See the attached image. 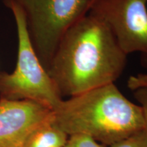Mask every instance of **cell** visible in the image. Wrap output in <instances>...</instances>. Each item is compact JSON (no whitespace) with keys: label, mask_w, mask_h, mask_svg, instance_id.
I'll return each instance as SVG.
<instances>
[{"label":"cell","mask_w":147,"mask_h":147,"mask_svg":"<svg viewBox=\"0 0 147 147\" xmlns=\"http://www.w3.org/2000/svg\"><path fill=\"white\" fill-rule=\"evenodd\" d=\"M106 145L97 142L92 138L85 135H73L69 136L64 147H106Z\"/></svg>","instance_id":"cell-9"},{"label":"cell","mask_w":147,"mask_h":147,"mask_svg":"<svg viewBox=\"0 0 147 147\" xmlns=\"http://www.w3.org/2000/svg\"><path fill=\"white\" fill-rule=\"evenodd\" d=\"M53 111L54 123L69 136L85 135L106 146L144 129L140 106L115 83L63 100Z\"/></svg>","instance_id":"cell-2"},{"label":"cell","mask_w":147,"mask_h":147,"mask_svg":"<svg viewBox=\"0 0 147 147\" xmlns=\"http://www.w3.org/2000/svg\"><path fill=\"white\" fill-rule=\"evenodd\" d=\"M5 5L16 23L18 55L14 70L0 73V98L32 101L54 110L63 98L33 47L23 12L14 4Z\"/></svg>","instance_id":"cell-4"},{"label":"cell","mask_w":147,"mask_h":147,"mask_svg":"<svg viewBox=\"0 0 147 147\" xmlns=\"http://www.w3.org/2000/svg\"><path fill=\"white\" fill-rule=\"evenodd\" d=\"M68 138L69 136L59 128L53 119L34 132L25 147H64Z\"/></svg>","instance_id":"cell-7"},{"label":"cell","mask_w":147,"mask_h":147,"mask_svg":"<svg viewBox=\"0 0 147 147\" xmlns=\"http://www.w3.org/2000/svg\"><path fill=\"white\" fill-rule=\"evenodd\" d=\"M109 147H147V133L144 129L110 145Z\"/></svg>","instance_id":"cell-8"},{"label":"cell","mask_w":147,"mask_h":147,"mask_svg":"<svg viewBox=\"0 0 147 147\" xmlns=\"http://www.w3.org/2000/svg\"><path fill=\"white\" fill-rule=\"evenodd\" d=\"M133 92L134 97L142 108L144 121V130L147 133V88H140Z\"/></svg>","instance_id":"cell-11"},{"label":"cell","mask_w":147,"mask_h":147,"mask_svg":"<svg viewBox=\"0 0 147 147\" xmlns=\"http://www.w3.org/2000/svg\"><path fill=\"white\" fill-rule=\"evenodd\" d=\"M53 119V110L39 103L0 98V147H25L34 132Z\"/></svg>","instance_id":"cell-6"},{"label":"cell","mask_w":147,"mask_h":147,"mask_svg":"<svg viewBox=\"0 0 147 147\" xmlns=\"http://www.w3.org/2000/svg\"><path fill=\"white\" fill-rule=\"evenodd\" d=\"M97 0H3L23 12L29 38L44 67L49 68L68 29L85 17Z\"/></svg>","instance_id":"cell-3"},{"label":"cell","mask_w":147,"mask_h":147,"mask_svg":"<svg viewBox=\"0 0 147 147\" xmlns=\"http://www.w3.org/2000/svg\"><path fill=\"white\" fill-rule=\"evenodd\" d=\"M90 14L107 25L122 51L147 69V0H97Z\"/></svg>","instance_id":"cell-5"},{"label":"cell","mask_w":147,"mask_h":147,"mask_svg":"<svg viewBox=\"0 0 147 147\" xmlns=\"http://www.w3.org/2000/svg\"><path fill=\"white\" fill-rule=\"evenodd\" d=\"M127 86L132 91L140 88H147V71L130 76L127 81Z\"/></svg>","instance_id":"cell-10"},{"label":"cell","mask_w":147,"mask_h":147,"mask_svg":"<svg viewBox=\"0 0 147 147\" xmlns=\"http://www.w3.org/2000/svg\"><path fill=\"white\" fill-rule=\"evenodd\" d=\"M126 55L107 25L89 14L67 30L47 69L62 97L115 83Z\"/></svg>","instance_id":"cell-1"}]
</instances>
